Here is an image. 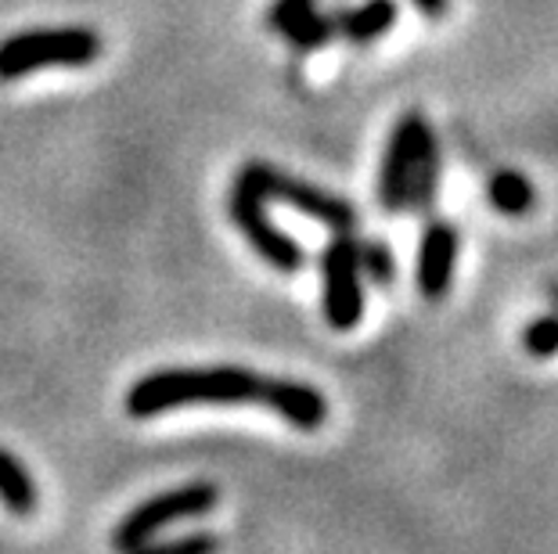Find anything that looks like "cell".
Wrapping results in <instances>:
<instances>
[{"label":"cell","mask_w":558,"mask_h":554,"mask_svg":"<svg viewBox=\"0 0 558 554\" xmlns=\"http://www.w3.org/2000/svg\"><path fill=\"white\" fill-rule=\"evenodd\" d=\"M101 54V37L87 26L26 29L0 40V79L29 76L47 65H90Z\"/></svg>","instance_id":"7a4b0ae2"},{"label":"cell","mask_w":558,"mask_h":554,"mask_svg":"<svg viewBox=\"0 0 558 554\" xmlns=\"http://www.w3.org/2000/svg\"><path fill=\"white\" fill-rule=\"evenodd\" d=\"M264 382L256 371L239 364L220 368H162L130 385L123 399L130 418H156L184 404H248L264 396Z\"/></svg>","instance_id":"6da1fadb"},{"label":"cell","mask_w":558,"mask_h":554,"mask_svg":"<svg viewBox=\"0 0 558 554\" xmlns=\"http://www.w3.org/2000/svg\"><path fill=\"white\" fill-rule=\"evenodd\" d=\"M213 547H217V537H209V533L181 537V540H170V544H162V551H213Z\"/></svg>","instance_id":"ac0fdd59"},{"label":"cell","mask_w":558,"mask_h":554,"mask_svg":"<svg viewBox=\"0 0 558 554\" xmlns=\"http://www.w3.org/2000/svg\"><path fill=\"white\" fill-rule=\"evenodd\" d=\"M551 299H555V313H558V285L551 288Z\"/></svg>","instance_id":"ffe728a7"},{"label":"cell","mask_w":558,"mask_h":554,"mask_svg":"<svg viewBox=\"0 0 558 554\" xmlns=\"http://www.w3.org/2000/svg\"><path fill=\"white\" fill-rule=\"evenodd\" d=\"M220 490L213 482H187L181 490H166L159 497H148L145 504H137L112 533V547L120 551H141L177 518H198L217 508Z\"/></svg>","instance_id":"277c9868"},{"label":"cell","mask_w":558,"mask_h":554,"mask_svg":"<svg viewBox=\"0 0 558 554\" xmlns=\"http://www.w3.org/2000/svg\"><path fill=\"white\" fill-rule=\"evenodd\" d=\"M429 134H433V126L422 112H408L393 126V134L386 140L383 170H378V206H383V213L397 217L408 209L411 170H414V162H418V151Z\"/></svg>","instance_id":"52a82bcc"},{"label":"cell","mask_w":558,"mask_h":554,"mask_svg":"<svg viewBox=\"0 0 558 554\" xmlns=\"http://www.w3.org/2000/svg\"><path fill=\"white\" fill-rule=\"evenodd\" d=\"M436 192H439V145H436V134H429L418 151V162H414V170H411L408 209H403V213H418V217L433 213Z\"/></svg>","instance_id":"8fae6325"},{"label":"cell","mask_w":558,"mask_h":554,"mask_svg":"<svg viewBox=\"0 0 558 554\" xmlns=\"http://www.w3.org/2000/svg\"><path fill=\"white\" fill-rule=\"evenodd\" d=\"M239 181L245 187H253L259 198L289 202L295 213L325 223L331 231H353V223H357V209H353V202L325 192V187H317V184H306L300 176L281 173L278 167H270V162H245Z\"/></svg>","instance_id":"3957f363"},{"label":"cell","mask_w":558,"mask_h":554,"mask_svg":"<svg viewBox=\"0 0 558 554\" xmlns=\"http://www.w3.org/2000/svg\"><path fill=\"white\" fill-rule=\"evenodd\" d=\"M259 404H267L278 418H284L292 429H303V432H314V429H320L328 421V399H325V393L314 389V385H306V382L267 379Z\"/></svg>","instance_id":"9c48e42d"},{"label":"cell","mask_w":558,"mask_h":554,"mask_svg":"<svg viewBox=\"0 0 558 554\" xmlns=\"http://www.w3.org/2000/svg\"><path fill=\"white\" fill-rule=\"evenodd\" d=\"M522 346H526L530 357H537V360L558 357V313L533 317L526 324V332H522Z\"/></svg>","instance_id":"2e32d148"},{"label":"cell","mask_w":558,"mask_h":554,"mask_svg":"<svg viewBox=\"0 0 558 554\" xmlns=\"http://www.w3.org/2000/svg\"><path fill=\"white\" fill-rule=\"evenodd\" d=\"M357 267L378 288H389L397 281V256L386 242H357Z\"/></svg>","instance_id":"9a60e30c"},{"label":"cell","mask_w":558,"mask_h":554,"mask_svg":"<svg viewBox=\"0 0 558 554\" xmlns=\"http://www.w3.org/2000/svg\"><path fill=\"white\" fill-rule=\"evenodd\" d=\"M400 22V4L397 0H364V4L339 11V37L350 44H375L378 37H386Z\"/></svg>","instance_id":"30bf717a"},{"label":"cell","mask_w":558,"mask_h":554,"mask_svg":"<svg viewBox=\"0 0 558 554\" xmlns=\"http://www.w3.org/2000/svg\"><path fill=\"white\" fill-rule=\"evenodd\" d=\"M0 501L15 515H29L37 508V487H33L26 465L8 451H0Z\"/></svg>","instance_id":"5bb4252c"},{"label":"cell","mask_w":558,"mask_h":554,"mask_svg":"<svg viewBox=\"0 0 558 554\" xmlns=\"http://www.w3.org/2000/svg\"><path fill=\"white\" fill-rule=\"evenodd\" d=\"M486 198L501 217H526L533 202H537V192H533L530 176L519 170H497L486 184Z\"/></svg>","instance_id":"7c38bea8"},{"label":"cell","mask_w":558,"mask_h":554,"mask_svg":"<svg viewBox=\"0 0 558 554\" xmlns=\"http://www.w3.org/2000/svg\"><path fill=\"white\" fill-rule=\"evenodd\" d=\"M411 4H414V11H418V15H425V19H444L450 0H411Z\"/></svg>","instance_id":"d6986e66"},{"label":"cell","mask_w":558,"mask_h":554,"mask_svg":"<svg viewBox=\"0 0 558 554\" xmlns=\"http://www.w3.org/2000/svg\"><path fill=\"white\" fill-rule=\"evenodd\" d=\"M336 37H339V11H317V8H311L300 22H292V26L284 29V44H289L295 54H311Z\"/></svg>","instance_id":"4fadbf2b"},{"label":"cell","mask_w":558,"mask_h":554,"mask_svg":"<svg viewBox=\"0 0 558 554\" xmlns=\"http://www.w3.org/2000/svg\"><path fill=\"white\" fill-rule=\"evenodd\" d=\"M320 288H325V321L336 332H353L364 321V288L357 267V238L336 231L320 253Z\"/></svg>","instance_id":"5b68a950"},{"label":"cell","mask_w":558,"mask_h":554,"mask_svg":"<svg viewBox=\"0 0 558 554\" xmlns=\"http://www.w3.org/2000/svg\"><path fill=\"white\" fill-rule=\"evenodd\" d=\"M311 8H314V0H270L264 22H267V29L284 33L292 22H300Z\"/></svg>","instance_id":"e0dca14e"},{"label":"cell","mask_w":558,"mask_h":554,"mask_svg":"<svg viewBox=\"0 0 558 554\" xmlns=\"http://www.w3.org/2000/svg\"><path fill=\"white\" fill-rule=\"evenodd\" d=\"M264 202H267V198H259L253 187L234 181V187H231V220L239 223V231L248 238V245H253V249L264 256L270 267L281 270V274H295V270L306 263L303 245L270 223V217L264 213Z\"/></svg>","instance_id":"8992f818"},{"label":"cell","mask_w":558,"mask_h":554,"mask_svg":"<svg viewBox=\"0 0 558 554\" xmlns=\"http://www.w3.org/2000/svg\"><path fill=\"white\" fill-rule=\"evenodd\" d=\"M458 227L447 220H429L422 231L418 245V267H414V281H418L425 299H444L450 285H454V267H458Z\"/></svg>","instance_id":"ba28073f"}]
</instances>
